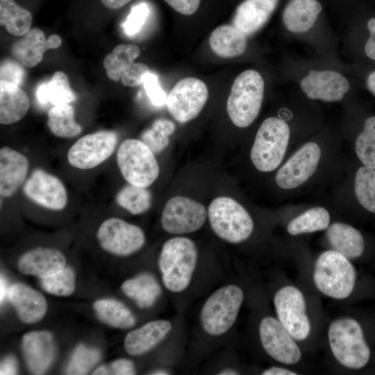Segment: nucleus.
<instances>
[{"label":"nucleus","instance_id":"53","mask_svg":"<svg viewBox=\"0 0 375 375\" xmlns=\"http://www.w3.org/2000/svg\"><path fill=\"white\" fill-rule=\"evenodd\" d=\"M217 374H220V375H236V374H239V373L234 370V369H223L222 371H220Z\"/></svg>","mask_w":375,"mask_h":375},{"label":"nucleus","instance_id":"13","mask_svg":"<svg viewBox=\"0 0 375 375\" xmlns=\"http://www.w3.org/2000/svg\"><path fill=\"white\" fill-rule=\"evenodd\" d=\"M208 212L200 203L186 197L176 196L165 203L161 225L171 234H184L198 231L204 224Z\"/></svg>","mask_w":375,"mask_h":375},{"label":"nucleus","instance_id":"24","mask_svg":"<svg viewBox=\"0 0 375 375\" xmlns=\"http://www.w3.org/2000/svg\"><path fill=\"white\" fill-rule=\"evenodd\" d=\"M278 0H244L236 8L233 25L245 35L262 28L277 6Z\"/></svg>","mask_w":375,"mask_h":375},{"label":"nucleus","instance_id":"21","mask_svg":"<svg viewBox=\"0 0 375 375\" xmlns=\"http://www.w3.org/2000/svg\"><path fill=\"white\" fill-rule=\"evenodd\" d=\"M66 265V259L61 251L49 247H36L24 253L17 266L24 274L40 278L51 276L60 272Z\"/></svg>","mask_w":375,"mask_h":375},{"label":"nucleus","instance_id":"38","mask_svg":"<svg viewBox=\"0 0 375 375\" xmlns=\"http://www.w3.org/2000/svg\"><path fill=\"white\" fill-rule=\"evenodd\" d=\"M356 197L366 210L375 213V171L367 167H360L355 178Z\"/></svg>","mask_w":375,"mask_h":375},{"label":"nucleus","instance_id":"49","mask_svg":"<svg viewBox=\"0 0 375 375\" xmlns=\"http://www.w3.org/2000/svg\"><path fill=\"white\" fill-rule=\"evenodd\" d=\"M99 4L108 10H117L133 0H97Z\"/></svg>","mask_w":375,"mask_h":375},{"label":"nucleus","instance_id":"47","mask_svg":"<svg viewBox=\"0 0 375 375\" xmlns=\"http://www.w3.org/2000/svg\"><path fill=\"white\" fill-rule=\"evenodd\" d=\"M367 26L369 31V37L366 42L365 51L369 58L375 60V17L368 21Z\"/></svg>","mask_w":375,"mask_h":375},{"label":"nucleus","instance_id":"15","mask_svg":"<svg viewBox=\"0 0 375 375\" xmlns=\"http://www.w3.org/2000/svg\"><path fill=\"white\" fill-rule=\"evenodd\" d=\"M259 336L265 351L277 362L294 365L301 360L300 348L278 319L264 317L259 325Z\"/></svg>","mask_w":375,"mask_h":375},{"label":"nucleus","instance_id":"36","mask_svg":"<svg viewBox=\"0 0 375 375\" xmlns=\"http://www.w3.org/2000/svg\"><path fill=\"white\" fill-rule=\"evenodd\" d=\"M116 201L119 206L130 213L140 215L149 209L152 197L147 188L128 183L118 192Z\"/></svg>","mask_w":375,"mask_h":375},{"label":"nucleus","instance_id":"42","mask_svg":"<svg viewBox=\"0 0 375 375\" xmlns=\"http://www.w3.org/2000/svg\"><path fill=\"white\" fill-rule=\"evenodd\" d=\"M23 66L17 60H3L0 66V82L19 86L25 77V70Z\"/></svg>","mask_w":375,"mask_h":375},{"label":"nucleus","instance_id":"41","mask_svg":"<svg viewBox=\"0 0 375 375\" xmlns=\"http://www.w3.org/2000/svg\"><path fill=\"white\" fill-rule=\"evenodd\" d=\"M98 350L79 345L74 350L67 369L68 374H85L100 358Z\"/></svg>","mask_w":375,"mask_h":375},{"label":"nucleus","instance_id":"23","mask_svg":"<svg viewBox=\"0 0 375 375\" xmlns=\"http://www.w3.org/2000/svg\"><path fill=\"white\" fill-rule=\"evenodd\" d=\"M8 295L22 322L36 323L46 315V299L32 288L23 283H15L9 288Z\"/></svg>","mask_w":375,"mask_h":375},{"label":"nucleus","instance_id":"18","mask_svg":"<svg viewBox=\"0 0 375 375\" xmlns=\"http://www.w3.org/2000/svg\"><path fill=\"white\" fill-rule=\"evenodd\" d=\"M300 86L310 99L338 101L349 90V83L340 73L331 70H310L303 77Z\"/></svg>","mask_w":375,"mask_h":375},{"label":"nucleus","instance_id":"1","mask_svg":"<svg viewBox=\"0 0 375 375\" xmlns=\"http://www.w3.org/2000/svg\"><path fill=\"white\" fill-rule=\"evenodd\" d=\"M197 258V249L190 239L176 237L166 241L158 258L165 287L173 292L185 290L191 282Z\"/></svg>","mask_w":375,"mask_h":375},{"label":"nucleus","instance_id":"48","mask_svg":"<svg viewBox=\"0 0 375 375\" xmlns=\"http://www.w3.org/2000/svg\"><path fill=\"white\" fill-rule=\"evenodd\" d=\"M17 370V362L12 356H7L1 363L0 374H16Z\"/></svg>","mask_w":375,"mask_h":375},{"label":"nucleus","instance_id":"19","mask_svg":"<svg viewBox=\"0 0 375 375\" xmlns=\"http://www.w3.org/2000/svg\"><path fill=\"white\" fill-rule=\"evenodd\" d=\"M61 44L62 40L58 35L53 34L46 39L41 29L34 28L12 43L11 52L22 65L33 67L42 60L47 51L57 49Z\"/></svg>","mask_w":375,"mask_h":375},{"label":"nucleus","instance_id":"11","mask_svg":"<svg viewBox=\"0 0 375 375\" xmlns=\"http://www.w3.org/2000/svg\"><path fill=\"white\" fill-rule=\"evenodd\" d=\"M208 98V90L205 83L194 77H187L173 87L166 104L177 122L186 123L199 115Z\"/></svg>","mask_w":375,"mask_h":375},{"label":"nucleus","instance_id":"34","mask_svg":"<svg viewBox=\"0 0 375 375\" xmlns=\"http://www.w3.org/2000/svg\"><path fill=\"white\" fill-rule=\"evenodd\" d=\"M74 109L69 103L52 106L48 111L47 126L56 137L72 138L82 132L74 117Z\"/></svg>","mask_w":375,"mask_h":375},{"label":"nucleus","instance_id":"37","mask_svg":"<svg viewBox=\"0 0 375 375\" xmlns=\"http://www.w3.org/2000/svg\"><path fill=\"white\" fill-rule=\"evenodd\" d=\"M176 129L174 123L166 119L155 120L151 126L144 131L141 135L142 140L154 154L162 152L169 143V135Z\"/></svg>","mask_w":375,"mask_h":375},{"label":"nucleus","instance_id":"5","mask_svg":"<svg viewBox=\"0 0 375 375\" xmlns=\"http://www.w3.org/2000/svg\"><path fill=\"white\" fill-rule=\"evenodd\" d=\"M288 124L278 117H268L259 127L253 142L251 159L263 172L276 169L285 154L290 139Z\"/></svg>","mask_w":375,"mask_h":375},{"label":"nucleus","instance_id":"43","mask_svg":"<svg viewBox=\"0 0 375 375\" xmlns=\"http://www.w3.org/2000/svg\"><path fill=\"white\" fill-rule=\"evenodd\" d=\"M148 13L149 9L145 3H140L133 7L122 25L124 33L129 36L139 33L146 22Z\"/></svg>","mask_w":375,"mask_h":375},{"label":"nucleus","instance_id":"54","mask_svg":"<svg viewBox=\"0 0 375 375\" xmlns=\"http://www.w3.org/2000/svg\"><path fill=\"white\" fill-rule=\"evenodd\" d=\"M151 374L167 375V374H169V373L168 372H167L166 370H164V369H157L156 371H153Z\"/></svg>","mask_w":375,"mask_h":375},{"label":"nucleus","instance_id":"20","mask_svg":"<svg viewBox=\"0 0 375 375\" xmlns=\"http://www.w3.org/2000/svg\"><path fill=\"white\" fill-rule=\"evenodd\" d=\"M22 350L30 372L34 374H43L51 366L55 357L52 335L46 331H31L24 334Z\"/></svg>","mask_w":375,"mask_h":375},{"label":"nucleus","instance_id":"14","mask_svg":"<svg viewBox=\"0 0 375 375\" xmlns=\"http://www.w3.org/2000/svg\"><path fill=\"white\" fill-rule=\"evenodd\" d=\"M140 49L134 44H120L105 57L103 65L108 77L112 81L121 80L124 86L141 85L143 78L149 73V67L134 60L140 56Z\"/></svg>","mask_w":375,"mask_h":375},{"label":"nucleus","instance_id":"26","mask_svg":"<svg viewBox=\"0 0 375 375\" xmlns=\"http://www.w3.org/2000/svg\"><path fill=\"white\" fill-rule=\"evenodd\" d=\"M322 10L317 0H291L283 11L284 25L292 33H305L313 26Z\"/></svg>","mask_w":375,"mask_h":375},{"label":"nucleus","instance_id":"45","mask_svg":"<svg viewBox=\"0 0 375 375\" xmlns=\"http://www.w3.org/2000/svg\"><path fill=\"white\" fill-rule=\"evenodd\" d=\"M135 374V369L133 362L126 358H119L108 365L100 366L92 373L94 375H132Z\"/></svg>","mask_w":375,"mask_h":375},{"label":"nucleus","instance_id":"51","mask_svg":"<svg viewBox=\"0 0 375 375\" xmlns=\"http://www.w3.org/2000/svg\"><path fill=\"white\" fill-rule=\"evenodd\" d=\"M366 84L369 90L375 95V71L369 74L367 78Z\"/></svg>","mask_w":375,"mask_h":375},{"label":"nucleus","instance_id":"46","mask_svg":"<svg viewBox=\"0 0 375 375\" xmlns=\"http://www.w3.org/2000/svg\"><path fill=\"white\" fill-rule=\"evenodd\" d=\"M172 8L183 15H191L198 10L201 0H164Z\"/></svg>","mask_w":375,"mask_h":375},{"label":"nucleus","instance_id":"17","mask_svg":"<svg viewBox=\"0 0 375 375\" xmlns=\"http://www.w3.org/2000/svg\"><path fill=\"white\" fill-rule=\"evenodd\" d=\"M321 157V149L315 142L303 145L278 171L276 184L290 190L306 182L315 172Z\"/></svg>","mask_w":375,"mask_h":375},{"label":"nucleus","instance_id":"6","mask_svg":"<svg viewBox=\"0 0 375 375\" xmlns=\"http://www.w3.org/2000/svg\"><path fill=\"white\" fill-rule=\"evenodd\" d=\"M208 216L214 233L230 243H240L248 239L253 230V222L247 210L228 197L212 201Z\"/></svg>","mask_w":375,"mask_h":375},{"label":"nucleus","instance_id":"35","mask_svg":"<svg viewBox=\"0 0 375 375\" xmlns=\"http://www.w3.org/2000/svg\"><path fill=\"white\" fill-rule=\"evenodd\" d=\"M330 215L322 207L309 209L290 222L288 232L292 235L322 231L328 227Z\"/></svg>","mask_w":375,"mask_h":375},{"label":"nucleus","instance_id":"50","mask_svg":"<svg viewBox=\"0 0 375 375\" xmlns=\"http://www.w3.org/2000/svg\"><path fill=\"white\" fill-rule=\"evenodd\" d=\"M262 375H296V372L283 367H272L263 371Z\"/></svg>","mask_w":375,"mask_h":375},{"label":"nucleus","instance_id":"7","mask_svg":"<svg viewBox=\"0 0 375 375\" xmlns=\"http://www.w3.org/2000/svg\"><path fill=\"white\" fill-rule=\"evenodd\" d=\"M243 299L242 289L235 285L217 290L201 308L200 319L203 329L212 336L227 332L238 317Z\"/></svg>","mask_w":375,"mask_h":375},{"label":"nucleus","instance_id":"8","mask_svg":"<svg viewBox=\"0 0 375 375\" xmlns=\"http://www.w3.org/2000/svg\"><path fill=\"white\" fill-rule=\"evenodd\" d=\"M117 162L130 184L148 188L157 179L160 167L153 152L140 140H124L117 152Z\"/></svg>","mask_w":375,"mask_h":375},{"label":"nucleus","instance_id":"29","mask_svg":"<svg viewBox=\"0 0 375 375\" xmlns=\"http://www.w3.org/2000/svg\"><path fill=\"white\" fill-rule=\"evenodd\" d=\"M212 51L221 58L242 55L247 48V35L235 26L223 24L215 28L209 38Z\"/></svg>","mask_w":375,"mask_h":375},{"label":"nucleus","instance_id":"9","mask_svg":"<svg viewBox=\"0 0 375 375\" xmlns=\"http://www.w3.org/2000/svg\"><path fill=\"white\" fill-rule=\"evenodd\" d=\"M274 304L278 321L294 339L306 340L311 325L303 293L292 285L283 287L275 294Z\"/></svg>","mask_w":375,"mask_h":375},{"label":"nucleus","instance_id":"32","mask_svg":"<svg viewBox=\"0 0 375 375\" xmlns=\"http://www.w3.org/2000/svg\"><path fill=\"white\" fill-rule=\"evenodd\" d=\"M33 20L31 10L15 0H0V24L15 36H22L30 29Z\"/></svg>","mask_w":375,"mask_h":375},{"label":"nucleus","instance_id":"30","mask_svg":"<svg viewBox=\"0 0 375 375\" xmlns=\"http://www.w3.org/2000/svg\"><path fill=\"white\" fill-rule=\"evenodd\" d=\"M122 292L133 300L140 308H149L154 304L161 293V288L149 273H141L125 281L121 285Z\"/></svg>","mask_w":375,"mask_h":375},{"label":"nucleus","instance_id":"4","mask_svg":"<svg viewBox=\"0 0 375 375\" xmlns=\"http://www.w3.org/2000/svg\"><path fill=\"white\" fill-rule=\"evenodd\" d=\"M356 279V270L349 259L336 251H324L315 262L313 270L315 285L328 297L346 299L353 292Z\"/></svg>","mask_w":375,"mask_h":375},{"label":"nucleus","instance_id":"10","mask_svg":"<svg viewBox=\"0 0 375 375\" xmlns=\"http://www.w3.org/2000/svg\"><path fill=\"white\" fill-rule=\"evenodd\" d=\"M101 247L119 256H127L139 251L145 243L143 231L122 219L111 217L103 221L97 232Z\"/></svg>","mask_w":375,"mask_h":375},{"label":"nucleus","instance_id":"22","mask_svg":"<svg viewBox=\"0 0 375 375\" xmlns=\"http://www.w3.org/2000/svg\"><path fill=\"white\" fill-rule=\"evenodd\" d=\"M29 161L22 153L8 147L0 149V194L10 197L24 183Z\"/></svg>","mask_w":375,"mask_h":375},{"label":"nucleus","instance_id":"33","mask_svg":"<svg viewBox=\"0 0 375 375\" xmlns=\"http://www.w3.org/2000/svg\"><path fill=\"white\" fill-rule=\"evenodd\" d=\"M98 318L103 323L117 328H128L135 324L132 312L121 301L103 299L93 303Z\"/></svg>","mask_w":375,"mask_h":375},{"label":"nucleus","instance_id":"3","mask_svg":"<svg viewBox=\"0 0 375 375\" xmlns=\"http://www.w3.org/2000/svg\"><path fill=\"white\" fill-rule=\"evenodd\" d=\"M264 90V80L256 70H245L235 78L226 103L227 113L235 126L248 127L256 119Z\"/></svg>","mask_w":375,"mask_h":375},{"label":"nucleus","instance_id":"44","mask_svg":"<svg viewBox=\"0 0 375 375\" xmlns=\"http://www.w3.org/2000/svg\"><path fill=\"white\" fill-rule=\"evenodd\" d=\"M142 84L152 104L156 106L166 104L167 95L162 89L158 78L155 74L149 72L145 74Z\"/></svg>","mask_w":375,"mask_h":375},{"label":"nucleus","instance_id":"27","mask_svg":"<svg viewBox=\"0 0 375 375\" xmlns=\"http://www.w3.org/2000/svg\"><path fill=\"white\" fill-rule=\"evenodd\" d=\"M30 108L27 94L19 86L0 82V123L8 125L21 120Z\"/></svg>","mask_w":375,"mask_h":375},{"label":"nucleus","instance_id":"52","mask_svg":"<svg viewBox=\"0 0 375 375\" xmlns=\"http://www.w3.org/2000/svg\"><path fill=\"white\" fill-rule=\"evenodd\" d=\"M6 292H8V290L6 289V284L4 278L3 277H1V284H0V299L1 302H2L3 299H4Z\"/></svg>","mask_w":375,"mask_h":375},{"label":"nucleus","instance_id":"31","mask_svg":"<svg viewBox=\"0 0 375 375\" xmlns=\"http://www.w3.org/2000/svg\"><path fill=\"white\" fill-rule=\"evenodd\" d=\"M36 97L40 103L53 106L69 103L76 99L67 74L61 71L56 72L49 82L37 88Z\"/></svg>","mask_w":375,"mask_h":375},{"label":"nucleus","instance_id":"40","mask_svg":"<svg viewBox=\"0 0 375 375\" xmlns=\"http://www.w3.org/2000/svg\"><path fill=\"white\" fill-rule=\"evenodd\" d=\"M75 274L72 268L65 266L60 272L41 278V285L47 292L60 297L71 295L75 290Z\"/></svg>","mask_w":375,"mask_h":375},{"label":"nucleus","instance_id":"25","mask_svg":"<svg viewBox=\"0 0 375 375\" xmlns=\"http://www.w3.org/2000/svg\"><path fill=\"white\" fill-rule=\"evenodd\" d=\"M172 329L170 322L154 320L130 331L124 340L126 351L131 356L143 354L160 342Z\"/></svg>","mask_w":375,"mask_h":375},{"label":"nucleus","instance_id":"39","mask_svg":"<svg viewBox=\"0 0 375 375\" xmlns=\"http://www.w3.org/2000/svg\"><path fill=\"white\" fill-rule=\"evenodd\" d=\"M356 152L365 167L375 169V116L365 120L363 131L356 140Z\"/></svg>","mask_w":375,"mask_h":375},{"label":"nucleus","instance_id":"12","mask_svg":"<svg viewBox=\"0 0 375 375\" xmlns=\"http://www.w3.org/2000/svg\"><path fill=\"white\" fill-rule=\"evenodd\" d=\"M117 143V135L112 131H100L85 135L69 149L68 162L79 169L94 168L113 153Z\"/></svg>","mask_w":375,"mask_h":375},{"label":"nucleus","instance_id":"2","mask_svg":"<svg viewBox=\"0 0 375 375\" xmlns=\"http://www.w3.org/2000/svg\"><path fill=\"white\" fill-rule=\"evenodd\" d=\"M331 351L342 366L358 369L368 362L371 352L360 324L351 317L333 321L328 330Z\"/></svg>","mask_w":375,"mask_h":375},{"label":"nucleus","instance_id":"28","mask_svg":"<svg viewBox=\"0 0 375 375\" xmlns=\"http://www.w3.org/2000/svg\"><path fill=\"white\" fill-rule=\"evenodd\" d=\"M326 236L332 249L349 259L357 258L363 253V238L357 229L350 225L335 222L328 228Z\"/></svg>","mask_w":375,"mask_h":375},{"label":"nucleus","instance_id":"16","mask_svg":"<svg viewBox=\"0 0 375 375\" xmlns=\"http://www.w3.org/2000/svg\"><path fill=\"white\" fill-rule=\"evenodd\" d=\"M24 195L33 203L51 210H61L67 203L62 181L42 169H34L23 185Z\"/></svg>","mask_w":375,"mask_h":375}]
</instances>
